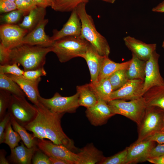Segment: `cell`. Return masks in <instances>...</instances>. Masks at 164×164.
<instances>
[{"label": "cell", "mask_w": 164, "mask_h": 164, "mask_svg": "<svg viewBox=\"0 0 164 164\" xmlns=\"http://www.w3.org/2000/svg\"><path fill=\"white\" fill-rule=\"evenodd\" d=\"M0 90L21 97L26 95L19 86L7 75L0 73Z\"/></svg>", "instance_id": "obj_29"}, {"label": "cell", "mask_w": 164, "mask_h": 164, "mask_svg": "<svg viewBox=\"0 0 164 164\" xmlns=\"http://www.w3.org/2000/svg\"><path fill=\"white\" fill-rule=\"evenodd\" d=\"M129 67L127 69L129 80L139 79L144 80L146 61L138 58L132 54V57Z\"/></svg>", "instance_id": "obj_27"}, {"label": "cell", "mask_w": 164, "mask_h": 164, "mask_svg": "<svg viewBox=\"0 0 164 164\" xmlns=\"http://www.w3.org/2000/svg\"><path fill=\"white\" fill-rule=\"evenodd\" d=\"M12 128L10 121L5 130L4 143L7 145L10 149L18 146L19 142L22 140L19 134Z\"/></svg>", "instance_id": "obj_33"}, {"label": "cell", "mask_w": 164, "mask_h": 164, "mask_svg": "<svg viewBox=\"0 0 164 164\" xmlns=\"http://www.w3.org/2000/svg\"><path fill=\"white\" fill-rule=\"evenodd\" d=\"M76 90L79 94L80 106L88 108L93 106L97 102V98L89 84L77 86Z\"/></svg>", "instance_id": "obj_26"}, {"label": "cell", "mask_w": 164, "mask_h": 164, "mask_svg": "<svg viewBox=\"0 0 164 164\" xmlns=\"http://www.w3.org/2000/svg\"><path fill=\"white\" fill-rule=\"evenodd\" d=\"M7 75L19 86L29 100L36 106H38L40 103L38 98L40 95L38 85L41 78L33 81L25 78L23 76L12 74H7Z\"/></svg>", "instance_id": "obj_18"}, {"label": "cell", "mask_w": 164, "mask_h": 164, "mask_svg": "<svg viewBox=\"0 0 164 164\" xmlns=\"http://www.w3.org/2000/svg\"><path fill=\"white\" fill-rule=\"evenodd\" d=\"M37 109L38 113L36 117L24 127L27 130L32 132L35 138L40 139H47L43 116L40 111Z\"/></svg>", "instance_id": "obj_28"}, {"label": "cell", "mask_w": 164, "mask_h": 164, "mask_svg": "<svg viewBox=\"0 0 164 164\" xmlns=\"http://www.w3.org/2000/svg\"><path fill=\"white\" fill-rule=\"evenodd\" d=\"M152 11L159 12H164V1L152 9Z\"/></svg>", "instance_id": "obj_50"}, {"label": "cell", "mask_w": 164, "mask_h": 164, "mask_svg": "<svg viewBox=\"0 0 164 164\" xmlns=\"http://www.w3.org/2000/svg\"><path fill=\"white\" fill-rule=\"evenodd\" d=\"M79 94L77 92L73 95L63 97L56 92L50 98H45L40 96L38 99L39 102L51 111L56 113L65 114L73 113L79 107L78 99Z\"/></svg>", "instance_id": "obj_8"}, {"label": "cell", "mask_w": 164, "mask_h": 164, "mask_svg": "<svg viewBox=\"0 0 164 164\" xmlns=\"http://www.w3.org/2000/svg\"><path fill=\"white\" fill-rule=\"evenodd\" d=\"M155 145V142L144 140L135 141L127 147L126 164H136L147 161L152 149Z\"/></svg>", "instance_id": "obj_13"}, {"label": "cell", "mask_w": 164, "mask_h": 164, "mask_svg": "<svg viewBox=\"0 0 164 164\" xmlns=\"http://www.w3.org/2000/svg\"><path fill=\"white\" fill-rule=\"evenodd\" d=\"M86 0L88 1V0ZM103 0L104 1H105V2H108V3H112V4L114 3L115 2V1H116V0Z\"/></svg>", "instance_id": "obj_51"}, {"label": "cell", "mask_w": 164, "mask_h": 164, "mask_svg": "<svg viewBox=\"0 0 164 164\" xmlns=\"http://www.w3.org/2000/svg\"><path fill=\"white\" fill-rule=\"evenodd\" d=\"M12 94L10 93L0 90V121L5 115L11 99Z\"/></svg>", "instance_id": "obj_35"}, {"label": "cell", "mask_w": 164, "mask_h": 164, "mask_svg": "<svg viewBox=\"0 0 164 164\" xmlns=\"http://www.w3.org/2000/svg\"><path fill=\"white\" fill-rule=\"evenodd\" d=\"M161 131L164 132V117H163L162 127Z\"/></svg>", "instance_id": "obj_52"}, {"label": "cell", "mask_w": 164, "mask_h": 164, "mask_svg": "<svg viewBox=\"0 0 164 164\" xmlns=\"http://www.w3.org/2000/svg\"><path fill=\"white\" fill-rule=\"evenodd\" d=\"M25 14L22 11L16 9L1 16V21L4 24H13L18 22Z\"/></svg>", "instance_id": "obj_36"}, {"label": "cell", "mask_w": 164, "mask_h": 164, "mask_svg": "<svg viewBox=\"0 0 164 164\" xmlns=\"http://www.w3.org/2000/svg\"><path fill=\"white\" fill-rule=\"evenodd\" d=\"M143 97L147 106H156L164 109V84L150 88Z\"/></svg>", "instance_id": "obj_22"}, {"label": "cell", "mask_w": 164, "mask_h": 164, "mask_svg": "<svg viewBox=\"0 0 164 164\" xmlns=\"http://www.w3.org/2000/svg\"><path fill=\"white\" fill-rule=\"evenodd\" d=\"M89 84L97 98L107 102L111 100L110 97L113 91L108 77L91 82Z\"/></svg>", "instance_id": "obj_25"}, {"label": "cell", "mask_w": 164, "mask_h": 164, "mask_svg": "<svg viewBox=\"0 0 164 164\" xmlns=\"http://www.w3.org/2000/svg\"><path fill=\"white\" fill-rule=\"evenodd\" d=\"M97 102L93 106L87 108V117L91 125L95 126L106 124L108 120L115 114L107 102L97 98Z\"/></svg>", "instance_id": "obj_14"}, {"label": "cell", "mask_w": 164, "mask_h": 164, "mask_svg": "<svg viewBox=\"0 0 164 164\" xmlns=\"http://www.w3.org/2000/svg\"><path fill=\"white\" fill-rule=\"evenodd\" d=\"M3 1H11V2H15V0H2Z\"/></svg>", "instance_id": "obj_54"}, {"label": "cell", "mask_w": 164, "mask_h": 164, "mask_svg": "<svg viewBox=\"0 0 164 164\" xmlns=\"http://www.w3.org/2000/svg\"><path fill=\"white\" fill-rule=\"evenodd\" d=\"M108 78L113 91L121 87L129 80L127 69L118 70L110 75Z\"/></svg>", "instance_id": "obj_32"}, {"label": "cell", "mask_w": 164, "mask_h": 164, "mask_svg": "<svg viewBox=\"0 0 164 164\" xmlns=\"http://www.w3.org/2000/svg\"><path fill=\"white\" fill-rule=\"evenodd\" d=\"M10 50L5 47L0 43V65L9 64Z\"/></svg>", "instance_id": "obj_43"}, {"label": "cell", "mask_w": 164, "mask_h": 164, "mask_svg": "<svg viewBox=\"0 0 164 164\" xmlns=\"http://www.w3.org/2000/svg\"><path fill=\"white\" fill-rule=\"evenodd\" d=\"M37 6L46 8L52 6V4L49 0H33Z\"/></svg>", "instance_id": "obj_46"}, {"label": "cell", "mask_w": 164, "mask_h": 164, "mask_svg": "<svg viewBox=\"0 0 164 164\" xmlns=\"http://www.w3.org/2000/svg\"><path fill=\"white\" fill-rule=\"evenodd\" d=\"M88 1L86 0H56L51 7L57 12H72L81 3Z\"/></svg>", "instance_id": "obj_31"}, {"label": "cell", "mask_w": 164, "mask_h": 164, "mask_svg": "<svg viewBox=\"0 0 164 164\" xmlns=\"http://www.w3.org/2000/svg\"><path fill=\"white\" fill-rule=\"evenodd\" d=\"M21 144L11 149L9 162L16 164H31L32 157L38 149L37 146L31 148L27 147L22 142Z\"/></svg>", "instance_id": "obj_21"}, {"label": "cell", "mask_w": 164, "mask_h": 164, "mask_svg": "<svg viewBox=\"0 0 164 164\" xmlns=\"http://www.w3.org/2000/svg\"><path fill=\"white\" fill-rule=\"evenodd\" d=\"M46 73L44 67L36 70L24 71V77L29 80L35 81L41 79V77L45 76Z\"/></svg>", "instance_id": "obj_38"}, {"label": "cell", "mask_w": 164, "mask_h": 164, "mask_svg": "<svg viewBox=\"0 0 164 164\" xmlns=\"http://www.w3.org/2000/svg\"><path fill=\"white\" fill-rule=\"evenodd\" d=\"M7 112L11 117L24 127L35 118L38 113L36 106L28 102L25 97L13 94Z\"/></svg>", "instance_id": "obj_7"}, {"label": "cell", "mask_w": 164, "mask_h": 164, "mask_svg": "<svg viewBox=\"0 0 164 164\" xmlns=\"http://www.w3.org/2000/svg\"><path fill=\"white\" fill-rule=\"evenodd\" d=\"M81 23L76 8L72 12L68 20L60 30L53 31V36L50 37L53 41L69 36H80Z\"/></svg>", "instance_id": "obj_16"}, {"label": "cell", "mask_w": 164, "mask_h": 164, "mask_svg": "<svg viewBox=\"0 0 164 164\" xmlns=\"http://www.w3.org/2000/svg\"><path fill=\"white\" fill-rule=\"evenodd\" d=\"M36 107L43 116L47 139L55 144L63 145L73 152H78L73 141L65 134L61 127V120L64 114L54 112L40 102Z\"/></svg>", "instance_id": "obj_2"}, {"label": "cell", "mask_w": 164, "mask_h": 164, "mask_svg": "<svg viewBox=\"0 0 164 164\" xmlns=\"http://www.w3.org/2000/svg\"><path fill=\"white\" fill-rule=\"evenodd\" d=\"M113 113L124 116L139 125L147 105L143 97L126 100L116 99L107 102Z\"/></svg>", "instance_id": "obj_5"}, {"label": "cell", "mask_w": 164, "mask_h": 164, "mask_svg": "<svg viewBox=\"0 0 164 164\" xmlns=\"http://www.w3.org/2000/svg\"><path fill=\"white\" fill-rule=\"evenodd\" d=\"M17 9L25 13H29L30 11L37 6L33 0H15Z\"/></svg>", "instance_id": "obj_39"}, {"label": "cell", "mask_w": 164, "mask_h": 164, "mask_svg": "<svg viewBox=\"0 0 164 164\" xmlns=\"http://www.w3.org/2000/svg\"><path fill=\"white\" fill-rule=\"evenodd\" d=\"M49 157L51 164H71L70 162L65 160L52 157Z\"/></svg>", "instance_id": "obj_48"}, {"label": "cell", "mask_w": 164, "mask_h": 164, "mask_svg": "<svg viewBox=\"0 0 164 164\" xmlns=\"http://www.w3.org/2000/svg\"><path fill=\"white\" fill-rule=\"evenodd\" d=\"M49 0L51 3L52 5V6L54 4L56 1V0Z\"/></svg>", "instance_id": "obj_53"}, {"label": "cell", "mask_w": 164, "mask_h": 164, "mask_svg": "<svg viewBox=\"0 0 164 164\" xmlns=\"http://www.w3.org/2000/svg\"><path fill=\"white\" fill-rule=\"evenodd\" d=\"M33 164H51L49 157L38 148L32 159Z\"/></svg>", "instance_id": "obj_40"}, {"label": "cell", "mask_w": 164, "mask_h": 164, "mask_svg": "<svg viewBox=\"0 0 164 164\" xmlns=\"http://www.w3.org/2000/svg\"><path fill=\"white\" fill-rule=\"evenodd\" d=\"M127 147L123 151L112 155L105 157L101 164H126Z\"/></svg>", "instance_id": "obj_34"}, {"label": "cell", "mask_w": 164, "mask_h": 164, "mask_svg": "<svg viewBox=\"0 0 164 164\" xmlns=\"http://www.w3.org/2000/svg\"><path fill=\"white\" fill-rule=\"evenodd\" d=\"M131 60L121 63H118L105 57L101 66L97 80H100L109 77L116 71L122 69H127Z\"/></svg>", "instance_id": "obj_23"}, {"label": "cell", "mask_w": 164, "mask_h": 164, "mask_svg": "<svg viewBox=\"0 0 164 164\" xmlns=\"http://www.w3.org/2000/svg\"><path fill=\"white\" fill-rule=\"evenodd\" d=\"M105 57L101 56L90 43L82 57L85 60L87 64L90 74L91 82L97 80Z\"/></svg>", "instance_id": "obj_19"}, {"label": "cell", "mask_w": 164, "mask_h": 164, "mask_svg": "<svg viewBox=\"0 0 164 164\" xmlns=\"http://www.w3.org/2000/svg\"><path fill=\"white\" fill-rule=\"evenodd\" d=\"M162 48H163V49H164V40L162 43Z\"/></svg>", "instance_id": "obj_55"}, {"label": "cell", "mask_w": 164, "mask_h": 164, "mask_svg": "<svg viewBox=\"0 0 164 164\" xmlns=\"http://www.w3.org/2000/svg\"><path fill=\"white\" fill-rule=\"evenodd\" d=\"M159 56V54L155 51L146 61L143 88L144 93L153 87L164 84V79L159 71L158 63Z\"/></svg>", "instance_id": "obj_11"}, {"label": "cell", "mask_w": 164, "mask_h": 164, "mask_svg": "<svg viewBox=\"0 0 164 164\" xmlns=\"http://www.w3.org/2000/svg\"><path fill=\"white\" fill-rule=\"evenodd\" d=\"M28 30L13 24H3L0 26L1 43L11 50L22 44L24 37Z\"/></svg>", "instance_id": "obj_10"}, {"label": "cell", "mask_w": 164, "mask_h": 164, "mask_svg": "<svg viewBox=\"0 0 164 164\" xmlns=\"http://www.w3.org/2000/svg\"><path fill=\"white\" fill-rule=\"evenodd\" d=\"M37 145L49 157L65 160L71 164H76L78 159L77 153L63 145L55 144L50 140L38 139Z\"/></svg>", "instance_id": "obj_9"}, {"label": "cell", "mask_w": 164, "mask_h": 164, "mask_svg": "<svg viewBox=\"0 0 164 164\" xmlns=\"http://www.w3.org/2000/svg\"><path fill=\"white\" fill-rule=\"evenodd\" d=\"M24 72V70L21 69L16 63L0 65V73L5 74L22 76Z\"/></svg>", "instance_id": "obj_37"}, {"label": "cell", "mask_w": 164, "mask_h": 164, "mask_svg": "<svg viewBox=\"0 0 164 164\" xmlns=\"http://www.w3.org/2000/svg\"><path fill=\"white\" fill-rule=\"evenodd\" d=\"M88 1L79 4L76 9L81 23L80 36L89 42L101 56L108 57L110 52L106 39L97 30L92 16L86 11V5Z\"/></svg>", "instance_id": "obj_3"}, {"label": "cell", "mask_w": 164, "mask_h": 164, "mask_svg": "<svg viewBox=\"0 0 164 164\" xmlns=\"http://www.w3.org/2000/svg\"><path fill=\"white\" fill-rule=\"evenodd\" d=\"M163 155H164V143H158L151 151L149 158L158 157Z\"/></svg>", "instance_id": "obj_44"}, {"label": "cell", "mask_w": 164, "mask_h": 164, "mask_svg": "<svg viewBox=\"0 0 164 164\" xmlns=\"http://www.w3.org/2000/svg\"><path fill=\"white\" fill-rule=\"evenodd\" d=\"M144 80H129L121 87L112 92L111 100L116 99L130 100L142 97L144 94Z\"/></svg>", "instance_id": "obj_12"}, {"label": "cell", "mask_w": 164, "mask_h": 164, "mask_svg": "<svg viewBox=\"0 0 164 164\" xmlns=\"http://www.w3.org/2000/svg\"><path fill=\"white\" fill-rule=\"evenodd\" d=\"M123 39L125 46L132 54L142 60L146 61L156 51V44H147L130 36L124 37Z\"/></svg>", "instance_id": "obj_17"}, {"label": "cell", "mask_w": 164, "mask_h": 164, "mask_svg": "<svg viewBox=\"0 0 164 164\" xmlns=\"http://www.w3.org/2000/svg\"><path fill=\"white\" fill-rule=\"evenodd\" d=\"M17 9L15 2L0 0V12L5 13Z\"/></svg>", "instance_id": "obj_41"}, {"label": "cell", "mask_w": 164, "mask_h": 164, "mask_svg": "<svg viewBox=\"0 0 164 164\" xmlns=\"http://www.w3.org/2000/svg\"><path fill=\"white\" fill-rule=\"evenodd\" d=\"M48 19H44L40 22L31 32L24 37L22 44L39 46L44 47L52 46L55 41H53L45 31Z\"/></svg>", "instance_id": "obj_15"}, {"label": "cell", "mask_w": 164, "mask_h": 164, "mask_svg": "<svg viewBox=\"0 0 164 164\" xmlns=\"http://www.w3.org/2000/svg\"><path fill=\"white\" fill-rule=\"evenodd\" d=\"M10 121L13 129L19 134L27 147L30 148L37 146L38 139L34 137L33 134L29 133L25 127L19 125L13 118L11 117Z\"/></svg>", "instance_id": "obj_30"}, {"label": "cell", "mask_w": 164, "mask_h": 164, "mask_svg": "<svg viewBox=\"0 0 164 164\" xmlns=\"http://www.w3.org/2000/svg\"><path fill=\"white\" fill-rule=\"evenodd\" d=\"M6 154V151L3 149H1L0 150V164H9V162L5 158Z\"/></svg>", "instance_id": "obj_49"}, {"label": "cell", "mask_w": 164, "mask_h": 164, "mask_svg": "<svg viewBox=\"0 0 164 164\" xmlns=\"http://www.w3.org/2000/svg\"><path fill=\"white\" fill-rule=\"evenodd\" d=\"M90 44L80 36H67L55 41L52 52L61 63H65L75 57H82Z\"/></svg>", "instance_id": "obj_4"}, {"label": "cell", "mask_w": 164, "mask_h": 164, "mask_svg": "<svg viewBox=\"0 0 164 164\" xmlns=\"http://www.w3.org/2000/svg\"><path fill=\"white\" fill-rule=\"evenodd\" d=\"M144 140L153 141L158 143H164V132L162 131L155 132Z\"/></svg>", "instance_id": "obj_45"}, {"label": "cell", "mask_w": 164, "mask_h": 164, "mask_svg": "<svg viewBox=\"0 0 164 164\" xmlns=\"http://www.w3.org/2000/svg\"><path fill=\"white\" fill-rule=\"evenodd\" d=\"M164 115V109L147 106L140 123L138 126V135L136 141L144 140L153 133L161 131Z\"/></svg>", "instance_id": "obj_6"}, {"label": "cell", "mask_w": 164, "mask_h": 164, "mask_svg": "<svg viewBox=\"0 0 164 164\" xmlns=\"http://www.w3.org/2000/svg\"><path fill=\"white\" fill-rule=\"evenodd\" d=\"M46 13V8L37 6L24 17L19 26L28 30H32L40 22L45 19Z\"/></svg>", "instance_id": "obj_24"}, {"label": "cell", "mask_w": 164, "mask_h": 164, "mask_svg": "<svg viewBox=\"0 0 164 164\" xmlns=\"http://www.w3.org/2000/svg\"><path fill=\"white\" fill-rule=\"evenodd\" d=\"M76 164H101L105 158L102 152L95 147L93 144H87L80 149Z\"/></svg>", "instance_id": "obj_20"}, {"label": "cell", "mask_w": 164, "mask_h": 164, "mask_svg": "<svg viewBox=\"0 0 164 164\" xmlns=\"http://www.w3.org/2000/svg\"><path fill=\"white\" fill-rule=\"evenodd\" d=\"M11 116L7 112L3 119L0 122V144L4 143L5 132L6 128L10 121Z\"/></svg>", "instance_id": "obj_42"}, {"label": "cell", "mask_w": 164, "mask_h": 164, "mask_svg": "<svg viewBox=\"0 0 164 164\" xmlns=\"http://www.w3.org/2000/svg\"><path fill=\"white\" fill-rule=\"evenodd\" d=\"M147 161L154 164H164V155L158 157L149 158Z\"/></svg>", "instance_id": "obj_47"}, {"label": "cell", "mask_w": 164, "mask_h": 164, "mask_svg": "<svg viewBox=\"0 0 164 164\" xmlns=\"http://www.w3.org/2000/svg\"><path fill=\"white\" fill-rule=\"evenodd\" d=\"M52 50L51 46L22 44L10 50L9 64L20 65L25 71L43 67L46 56Z\"/></svg>", "instance_id": "obj_1"}]
</instances>
